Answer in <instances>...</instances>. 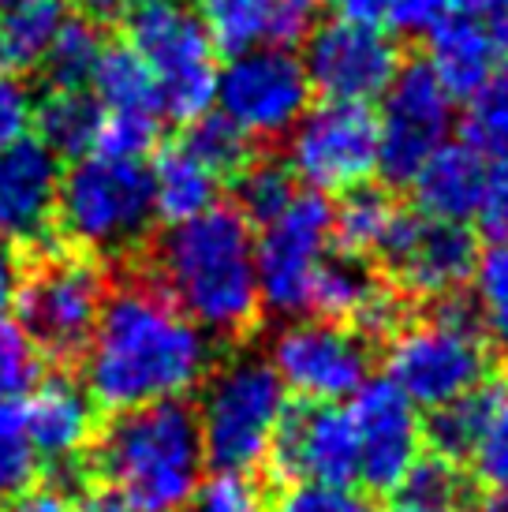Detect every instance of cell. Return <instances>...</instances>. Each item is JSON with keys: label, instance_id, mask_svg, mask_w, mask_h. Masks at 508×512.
<instances>
[{"label": "cell", "instance_id": "47", "mask_svg": "<svg viewBox=\"0 0 508 512\" xmlns=\"http://www.w3.org/2000/svg\"><path fill=\"white\" fill-rule=\"evenodd\" d=\"M329 4H333L337 15H344V19H359V23H385L396 0H329Z\"/></svg>", "mask_w": 508, "mask_h": 512}, {"label": "cell", "instance_id": "18", "mask_svg": "<svg viewBox=\"0 0 508 512\" xmlns=\"http://www.w3.org/2000/svg\"><path fill=\"white\" fill-rule=\"evenodd\" d=\"M64 165L38 135L0 146V243H49Z\"/></svg>", "mask_w": 508, "mask_h": 512}, {"label": "cell", "instance_id": "53", "mask_svg": "<svg viewBox=\"0 0 508 512\" xmlns=\"http://www.w3.org/2000/svg\"><path fill=\"white\" fill-rule=\"evenodd\" d=\"M0 4H4V0H0Z\"/></svg>", "mask_w": 508, "mask_h": 512}, {"label": "cell", "instance_id": "7", "mask_svg": "<svg viewBox=\"0 0 508 512\" xmlns=\"http://www.w3.org/2000/svg\"><path fill=\"white\" fill-rule=\"evenodd\" d=\"M195 408L206 468L254 471L269 460L288 393L266 356L240 352L206 374Z\"/></svg>", "mask_w": 508, "mask_h": 512}, {"label": "cell", "instance_id": "29", "mask_svg": "<svg viewBox=\"0 0 508 512\" xmlns=\"http://www.w3.org/2000/svg\"><path fill=\"white\" fill-rule=\"evenodd\" d=\"M486 385L441 404V408H430V419H423V441L430 453L452 460V464H464L471 456L482 434V423H486V400H490Z\"/></svg>", "mask_w": 508, "mask_h": 512}, {"label": "cell", "instance_id": "48", "mask_svg": "<svg viewBox=\"0 0 508 512\" xmlns=\"http://www.w3.org/2000/svg\"><path fill=\"white\" fill-rule=\"evenodd\" d=\"M385 512H464V501H441V498H423V494L396 490V498L385 505Z\"/></svg>", "mask_w": 508, "mask_h": 512}, {"label": "cell", "instance_id": "16", "mask_svg": "<svg viewBox=\"0 0 508 512\" xmlns=\"http://www.w3.org/2000/svg\"><path fill=\"white\" fill-rule=\"evenodd\" d=\"M348 419L355 430V453L359 471L355 483H363L374 494H396L408 479L415 460L426 453L423 419L389 378L363 382L352 393Z\"/></svg>", "mask_w": 508, "mask_h": 512}, {"label": "cell", "instance_id": "35", "mask_svg": "<svg viewBox=\"0 0 508 512\" xmlns=\"http://www.w3.org/2000/svg\"><path fill=\"white\" fill-rule=\"evenodd\" d=\"M184 146L217 176H236L251 161V139L240 128H232L221 113H202L191 120Z\"/></svg>", "mask_w": 508, "mask_h": 512}, {"label": "cell", "instance_id": "36", "mask_svg": "<svg viewBox=\"0 0 508 512\" xmlns=\"http://www.w3.org/2000/svg\"><path fill=\"white\" fill-rule=\"evenodd\" d=\"M464 131L482 157L508 154V72H497L490 83L471 94Z\"/></svg>", "mask_w": 508, "mask_h": 512}, {"label": "cell", "instance_id": "38", "mask_svg": "<svg viewBox=\"0 0 508 512\" xmlns=\"http://www.w3.org/2000/svg\"><path fill=\"white\" fill-rule=\"evenodd\" d=\"M161 124H165L161 113H101L94 150L142 161L157 146V139H161Z\"/></svg>", "mask_w": 508, "mask_h": 512}, {"label": "cell", "instance_id": "11", "mask_svg": "<svg viewBox=\"0 0 508 512\" xmlns=\"http://www.w3.org/2000/svg\"><path fill=\"white\" fill-rule=\"evenodd\" d=\"M311 94L314 90L296 53L262 45L232 53L217 68L213 105L251 143H273L284 139L299 116L311 109Z\"/></svg>", "mask_w": 508, "mask_h": 512}, {"label": "cell", "instance_id": "21", "mask_svg": "<svg viewBox=\"0 0 508 512\" xmlns=\"http://www.w3.org/2000/svg\"><path fill=\"white\" fill-rule=\"evenodd\" d=\"M322 0H210L206 4V27L213 34L217 49L243 53L262 45H288L303 42L318 23Z\"/></svg>", "mask_w": 508, "mask_h": 512}, {"label": "cell", "instance_id": "28", "mask_svg": "<svg viewBox=\"0 0 508 512\" xmlns=\"http://www.w3.org/2000/svg\"><path fill=\"white\" fill-rule=\"evenodd\" d=\"M86 90L94 94L101 113H161L157 109V90L154 79L124 42L101 49L98 68L90 75Z\"/></svg>", "mask_w": 508, "mask_h": 512}, {"label": "cell", "instance_id": "17", "mask_svg": "<svg viewBox=\"0 0 508 512\" xmlns=\"http://www.w3.org/2000/svg\"><path fill=\"white\" fill-rule=\"evenodd\" d=\"M288 483H333L352 486L359 471L355 430L348 408L299 400L281 419L269 460Z\"/></svg>", "mask_w": 508, "mask_h": 512}, {"label": "cell", "instance_id": "51", "mask_svg": "<svg viewBox=\"0 0 508 512\" xmlns=\"http://www.w3.org/2000/svg\"><path fill=\"white\" fill-rule=\"evenodd\" d=\"M475 512H508V490H494Z\"/></svg>", "mask_w": 508, "mask_h": 512}, {"label": "cell", "instance_id": "40", "mask_svg": "<svg viewBox=\"0 0 508 512\" xmlns=\"http://www.w3.org/2000/svg\"><path fill=\"white\" fill-rule=\"evenodd\" d=\"M269 512H370V505L352 486L284 483L281 494L269 501Z\"/></svg>", "mask_w": 508, "mask_h": 512}, {"label": "cell", "instance_id": "44", "mask_svg": "<svg viewBox=\"0 0 508 512\" xmlns=\"http://www.w3.org/2000/svg\"><path fill=\"white\" fill-rule=\"evenodd\" d=\"M0 512H75V509H71V498L57 494V490H49V486L34 490V486H30V490H23L19 498L4 501Z\"/></svg>", "mask_w": 508, "mask_h": 512}, {"label": "cell", "instance_id": "52", "mask_svg": "<svg viewBox=\"0 0 508 512\" xmlns=\"http://www.w3.org/2000/svg\"><path fill=\"white\" fill-rule=\"evenodd\" d=\"M191 4H210V0H191Z\"/></svg>", "mask_w": 508, "mask_h": 512}, {"label": "cell", "instance_id": "30", "mask_svg": "<svg viewBox=\"0 0 508 512\" xmlns=\"http://www.w3.org/2000/svg\"><path fill=\"white\" fill-rule=\"evenodd\" d=\"M296 195L299 184L284 161L258 157L236 172V210L251 225H269L273 217H281L296 202Z\"/></svg>", "mask_w": 508, "mask_h": 512}, {"label": "cell", "instance_id": "49", "mask_svg": "<svg viewBox=\"0 0 508 512\" xmlns=\"http://www.w3.org/2000/svg\"><path fill=\"white\" fill-rule=\"evenodd\" d=\"M71 509L75 512H127V505L116 494H109V490H94V494H79V498L71 501Z\"/></svg>", "mask_w": 508, "mask_h": 512}, {"label": "cell", "instance_id": "14", "mask_svg": "<svg viewBox=\"0 0 508 512\" xmlns=\"http://www.w3.org/2000/svg\"><path fill=\"white\" fill-rule=\"evenodd\" d=\"M303 72L311 90L325 101H363L370 105L385 94L400 72V45L381 23H359V19H329L314 23L303 38Z\"/></svg>", "mask_w": 508, "mask_h": 512}, {"label": "cell", "instance_id": "46", "mask_svg": "<svg viewBox=\"0 0 508 512\" xmlns=\"http://www.w3.org/2000/svg\"><path fill=\"white\" fill-rule=\"evenodd\" d=\"M19 262H15L12 247L8 243H0V318H8L15 307V292H19Z\"/></svg>", "mask_w": 508, "mask_h": 512}, {"label": "cell", "instance_id": "23", "mask_svg": "<svg viewBox=\"0 0 508 512\" xmlns=\"http://www.w3.org/2000/svg\"><path fill=\"white\" fill-rule=\"evenodd\" d=\"M426 38V64L438 75V83L452 98H471L475 90L497 75L501 53L494 49L490 34L482 30L479 15H452L430 27Z\"/></svg>", "mask_w": 508, "mask_h": 512}, {"label": "cell", "instance_id": "3", "mask_svg": "<svg viewBox=\"0 0 508 512\" xmlns=\"http://www.w3.org/2000/svg\"><path fill=\"white\" fill-rule=\"evenodd\" d=\"M86 468L127 512H187L206 475L195 408L187 400H161L116 412L94 434Z\"/></svg>", "mask_w": 508, "mask_h": 512}, {"label": "cell", "instance_id": "41", "mask_svg": "<svg viewBox=\"0 0 508 512\" xmlns=\"http://www.w3.org/2000/svg\"><path fill=\"white\" fill-rule=\"evenodd\" d=\"M486 0H396L389 23L404 34H426L430 27H438L441 19L452 15H475Z\"/></svg>", "mask_w": 508, "mask_h": 512}, {"label": "cell", "instance_id": "27", "mask_svg": "<svg viewBox=\"0 0 508 512\" xmlns=\"http://www.w3.org/2000/svg\"><path fill=\"white\" fill-rule=\"evenodd\" d=\"M396 217H400V206L385 191L355 187L333 210V251L374 262L389 240V232H393Z\"/></svg>", "mask_w": 508, "mask_h": 512}, {"label": "cell", "instance_id": "9", "mask_svg": "<svg viewBox=\"0 0 508 512\" xmlns=\"http://www.w3.org/2000/svg\"><path fill=\"white\" fill-rule=\"evenodd\" d=\"M329 251H333V206L325 202V195L299 191L296 202L281 217L262 225V236H254V273H258L262 311L277 318L311 314L314 281Z\"/></svg>", "mask_w": 508, "mask_h": 512}, {"label": "cell", "instance_id": "1", "mask_svg": "<svg viewBox=\"0 0 508 512\" xmlns=\"http://www.w3.org/2000/svg\"><path fill=\"white\" fill-rule=\"evenodd\" d=\"M213 370V341L154 277L109 288L83 348V389L94 404L127 412L187 400Z\"/></svg>", "mask_w": 508, "mask_h": 512}, {"label": "cell", "instance_id": "25", "mask_svg": "<svg viewBox=\"0 0 508 512\" xmlns=\"http://www.w3.org/2000/svg\"><path fill=\"white\" fill-rule=\"evenodd\" d=\"M68 19L64 0H4L0 4V72H38Z\"/></svg>", "mask_w": 508, "mask_h": 512}, {"label": "cell", "instance_id": "15", "mask_svg": "<svg viewBox=\"0 0 508 512\" xmlns=\"http://www.w3.org/2000/svg\"><path fill=\"white\" fill-rule=\"evenodd\" d=\"M475 255H479V243L471 240L464 225L438 221L419 210H400L378 262L404 299L438 303V299L460 296V288L471 277Z\"/></svg>", "mask_w": 508, "mask_h": 512}, {"label": "cell", "instance_id": "43", "mask_svg": "<svg viewBox=\"0 0 508 512\" xmlns=\"http://www.w3.org/2000/svg\"><path fill=\"white\" fill-rule=\"evenodd\" d=\"M30 113H34V101L23 90L19 75L0 72V146H8L19 135H27Z\"/></svg>", "mask_w": 508, "mask_h": 512}, {"label": "cell", "instance_id": "33", "mask_svg": "<svg viewBox=\"0 0 508 512\" xmlns=\"http://www.w3.org/2000/svg\"><path fill=\"white\" fill-rule=\"evenodd\" d=\"M38 479V453L23 427V400L0 397V505L19 498Z\"/></svg>", "mask_w": 508, "mask_h": 512}, {"label": "cell", "instance_id": "45", "mask_svg": "<svg viewBox=\"0 0 508 512\" xmlns=\"http://www.w3.org/2000/svg\"><path fill=\"white\" fill-rule=\"evenodd\" d=\"M479 23L482 30L490 34V42L501 57H508V0H486L479 12Z\"/></svg>", "mask_w": 508, "mask_h": 512}, {"label": "cell", "instance_id": "20", "mask_svg": "<svg viewBox=\"0 0 508 512\" xmlns=\"http://www.w3.org/2000/svg\"><path fill=\"white\" fill-rule=\"evenodd\" d=\"M23 427L38 464H79L98 434V404L71 378H38V385L23 397Z\"/></svg>", "mask_w": 508, "mask_h": 512}, {"label": "cell", "instance_id": "31", "mask_svg": "<svg viewBox=\"0 0 508 512\" xmlns=\"http://www.w3.org/2000/svg\"><path fill=\"white\" fill-rule=\"evenodd\" d=\"M101 49H105V38L94 27V19L68 15L42 64V72L49 75V86H86L94 68H98Z\"/></svg>", "mask_w": 508, "mask_h": 512}, {"label": "cell", "instance_id": "10", "mask_svg": "<svg viewBox=\"0 0 508 512\" xmlns=\"http://www.w3.org/2000/svg\"><path fill=\"white\" fill-rule=\"evenodd\" d=\"M284 139V165L314 195H348L378 172V116L363 101H322Z\"/></svg>", "mask_w": 508, "mask_h": 512}, {"label": "cell", "instance_id": "12", "mask_svg": "<svg viewBox=\"0 0 508 512\" xmlns=\"http://www.w3.org/2000/svg\"><path fill=\"white\" fill-rule=\"evenodd\" d=\"M266 359L284 393L307 404H337L370 378V341L333 318H284Z\"/></svg>", "mask_w": 508, "mask_h": 512}, {"label": "cell", "instance_id": "5", "mask_svg": "<svg viewBox=\"0 0 508 512\" xmlns=\"http://www.w3.org/2000/svg\"><path fill=\"white\" fill-rule=\"evenodd\" d=\"M124 45L154 79L165 120L191 124L213 109L217 45L206 15L191 0H131L124 12Z\"/></svg>", "mask_w": 508, "mask_h": 512}, {"label": "cell", "instance_id": "50", "mask_svg": "<svg viewBox=\"0 0 508 512\" xmlns=\"http://www.w3.org/2000/svg\"><path fill=\"white\" fill-rule=\"evenodd\" d=\"M75 4L94 19V15H120L131 0H75Z\"/></svg>", "mask_w": 508, "mask_h": 512}, {"label": "cell", "instance_id": "8", "mask_svg": "<svg viewBox=\"0 0 508 512\" xmlns=\"http://www.w3.org/2000/svg\"><path fill=\"white\" fill-rule=\"evenodd\" d=\"M109 296V277L101 262L83 251H64L42 243V258L19 277L15 292V326L49 359L83 356L98 326L101 303Z\"/></svg>", "mask_w": 508, "mask_h": 512}, {"label": "cell", "instance_id": "19", "mask_svg": "<svg viewBox=\"0 0 508 512\" xmlns=\"http://www.w3.org/2000/svg\"><path fill=\"white\" fill-rule=\"evenodd\" d=\"M311 311L355 329L367 341H378L404 322V296L385 273L370 266V258L329 251L314 281Z\"/></svg>", "mask_w": 508, "mask_h": 512}, {"label": "cell", "instance_id": "4", "mask_svg": "<svg viewBox=\"0 0 508 512\" xmlns=\"http://www.w3.org/2000/svg\"><path fill=\"white\" fill-rule=\"evenodd\" d=\"M490 374L494 341L460 296L438 299L419 318H404L385 344V378L426 412L482 389Z\"/></svg>", "mask_w": 508, "mask_h": 512}, {"label": "cell", "instance_id": "22", "mask_svg": "<svg viewBox=\"0 0 508 512\" xmlns=\"http://www.w3.org/2000/svg\"><path fill=\"white\" fill-rule=\"evenodd\" d=\"M486 157L471 143H445L423 161V169L411 176V195L419 214L464 225L479 214L486 191Z\"/></svg>", "mask_w": 508, "mask_h": 512}, {"label": "cell", "instance_id": "42", "mask_svg": "<svg viewBox=\"0 0 508 512\" xmlns=\"http://www.w3.org/2000/svg\"><path fill=\"white\" fill-rule=\"evenodd\" d=\"M475 217H479L486 240L508 247V154L494 157V165L486 169V191H482Z\"/></svg>", "mask_w": 508, "mask_h": 512}, {"label": "cell", "instance_id": "37", "mask_svg": "<svg viewBox=\"0 0 508 512\" xmlns=\"http://www.w3.org/2000/svg\"><path fill=\"white\" fill-rule=\"evenodd\" d=\"M187 512H269V498L254 471H217L202 475Z\"/></svg>", "mask_w": 508, "mask_h": 512}, {"label": "cell", "instance_id": "26", "mask_svg": "<svg viewBox=\"0 0 508 512\" xmlns=\"http://www.w3.org/2000/svg\"><path fill=\"white\" fill-rule=\"evenodd\" d=\"M30 124H34V135L60 161L64 157H83L98 143L101 105L86 86H49V94L34 105Z\"/></svg>", "mask_w": 508, "mask_h": 512}, {"label": "cell", "instance_id": "2", "mask_svg": "<svg viewBox=\"0 0 508 512\" xmlns=\"http://www.w3.org/2000/svg\"><path fill=\"white\" fill-rule=\"evenodd\" d=\"M154 281L210 341H243L258 318L254 225L236 206H210L157 240Z\"/></svg>", "mask_w": 508, "mask_h": 512}, {"label": "cell", "instance_id": "6", "mask_svg": "<svg viewBox=\"0 0 508 512\" xmlns=\"http://www.w3.org/2000/svg\"><path fill=\"white\" fill-rule=\"evenodd\" d=\"M150 169L131 157L90 150L60 176L57 232L83 255H127L154 225Z\"/></svg>", "mask_w": 508, "mask_h": 512}, {"label": "cell", "instance_id": "32", "mask_svg": "<svg viewBox=\"0 0 508 512\" xmlns=\"http://www.w3.org/2000/svg\"><path fill=\"white\" fill-rule=\"evenodd\" d=\"M471 311L479 318V326L486 329L490 341L508 344V247L490 243L475 255L471 266Z\"/></svg>", "mask_w": 508, "mask_h": 512}, {"label": "cell", "instance_id": "34", "mask_svg": "<svg viewBox=\"0 0 508 512\" xmlns=\"http://www.w3.org/2000/svg\"><path fill=\"white\" fill-rule=\"evenodd\" d=\"M486 423L471 449V468L475 479L490 490H508V378L497 385H486Z\"/></svg>", "mask_w": 508, "mask_h": 512}, {"label": "cell", "instance_id": "13", "mask_svg": "<svg viewBox=\"0 0 508 512\" xmlns=\"http://www.w3.org/2000/svg\"><path fill=\"white\" fill-rule=\"evenodd\" d=\"M456 124V98L438 83L426 60L400 64L381 94L378 116V176L393 187H408L411 176L438 146L449 143Z\"/></svg>", "mask_w": 508, "mask_h": 512}, {"label": "cell", "instance_id": "39", "mask_svg": "<svg viewBox=\"0 0 508 512\" xmlns=\"http://www.w3.org/2000/svg\"><path fill=\"white\" fill-rule=\"evenodd\" d=\"M42 378V352L12 318H0V397L23 400Z\"/></svg>", "mask_w": 508, "mask_h": 512}, {"label": "cell", "instance_id": "24", "mask_svg": "<svg viewBox=\"0 0 508 512\" xmlns=\"http://www.w3.org/2000/svg\"><path fill=\"white\" fill-rule=\"evenodd\" d=\"M150 169V199H154V214L169 225H180L187 217L206 214L217 206V191H221V176L202 165L184 143H172L157 150Z\"/></svg>", "mask_w": 508, "mask_h": 512}]
</instances>
